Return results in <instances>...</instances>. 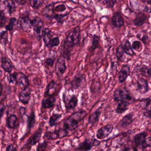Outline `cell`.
Wrapping results in <instances>:
<instances>
[{
	"label": "cell",
	"mask_w": 151,
	"mask_h": 151,
	"mask_svg": "<svg viewBox=\"0 0 151 151\" xmlns=\"http://www.w3.org/2000/svg\"><path fill=\"white\" fill-rule=\"evenodd\" d=\"M7 21V18L5 16L4 10H0V28L5 26Z\"/></svg>",
	"instance_id": "cell-39"
},
{
	"label": "cell",
	"mask_w": 151,
	"mask_h": 151,
	"mask_svg": "<svg viewBox=\"0 0 151 151\" xmlns=\"http://www.w3.org/2000/svg\"><path fill=\"white\" fill-rule=\"evenodd\" d=\"M58 85L57 82L55 80H52L48 83L44 91V98L48 97L55 95L58 88Z\"/></svg>",
	"instance_id": "cell-13"
},
{
	"label": "cell",
	"mask_w": 151,
	"mask_h": 151,
	"mask_svg": "<svg viewBox=\"0 0 151 151\" xmlns=\"http://www.w3.org/2000/svg\"><path fill=\"white\" fill-rule=\"evenodd\" d=\"M19 100L24 105L28 104L31 100V90L29 87L24 88L19 94Z\"/></svg>",
	"instance_id": "cell-12"
},
{
	"label": "cell",
	"mask_w": 151,
	"mask_h": 151,
	"mask_svg": "<svg viewBox=\"0 0 151 151\" xmlns=\"http://www.w3.org/2000/svg\"><path fill=\"white\" fill-rule=\"evenodd\" d=\"M55 61V58H47L46 60V63L48 66L53 67Z\"/></svg>",
	"instance_id": "cell-46"
},
{
	"label": "cell",
	"mask_w": 151,
	"mask_h": 151,
	"mask_svg": "<svg viewBox=\"0 0 151 151\" xmlns=\"http://www.w3.org/2000/svg\"><path fill=\"white\" fill-rule=\"evenodd\" d=\"M15 1L19 4H21V5H24L27 2V0H15Z\"/></svg>",
	"instance_id": "cell-52"
},
{
	"label": "cell",
	"mask_w": 151,
	"mask_h": 151,
	"mask_svg": "<svg viewBox=\"0 0 151 151\" xmlns=\"http://www.w3.org/2000/svg\"><path fill=\"white\" fill-rule=\"evenodd\" d=\"M0 51H1V50H0Z\"/></svg>",
	"instance_id": "cell-56"
},
{
	"label": "cell",
	"mask_w": 151,
	"mask_h": 151,
	"mask_svg": "<svg viewBox=\"0 0 151 151\" xmlns=\"http://www.w3.org/2000/svg\"><path fill=\"white\" fill-rule=\"evenodd\" d=\"M101 114V112L99 111V109H98L93 113L90 114L89 116L88 119V123L89 125H91V126H94L96 124H97L98 122L99 121Z\"/></svg>",
	"instance_id": "cell-23"
},
{
	"label": "cell",
	"mask_w": 151,
	"mask_h": 151,
	"mask_svg": "<svg viewBox=\"0 0 151 151\" xmlns=\"http://www.w3.org/2000/svg\"><path fill=\"white\" fill-rule=\"evenodd\" d=\"M69 131L65 128L60 129L53 131H48L43 136V139L47 140H55L64 138L68 136Z\"/></svg>",
	"instance_id": "cell-6"
},
{
	"label": "cell",
	"mask_w": 151,
	"mask_h": 151,
	"mask_svg": "<svg viewBox=\"0 0 151 151\" xmlns=\"http://www.w3.org/2000/svg\"><path fill=\"white\" fill-rule=\"evenodd\" d=\"M141 74L146 77H151V67H144L140 69Z\"/></svg>",
	"instance_id": "cell-40"
},
{
	"label": "cell",
	"mask_w": 151,
	"mask_h": 151,
	"mask_svg": "<svg viewBox=\"0 0 151 151\" xmlns=\"http://www.w3.org/2000/svg\"><path fill=\"white\" fill-rule=\"evenodd\" d=\"M3 89V87L1 83V81H0V95L2 94Z\"/></svg>",
	"instance_id": "cell-53"
},
{
	"label": "cell",
	"mask_w": 151,
	"mask_h": 151,
	"mask_svg": "<svg viewBox=\"0 0 151 151\" xmlns=\"http://www.w3.org/2000/svg\"><path fill=\"white\" fill-rule=\"evenodd\" d=\"M85 80V77L83 74H76L72 80L69 83L70 90H75L78 89Z\"/></svg>",
	"instance_id": "cell-11"
},
{
	"label": "cell",
	"mask_w": 151,
	"mask_h": 151,
	"mask_svg": "<svg viewBox=\"0 0 151 151\" xmlns=\"http://www.w3.org/2000/svg\"><path fill=\"white\" fill-rule=\"evenodd\" d=\"M99 36L98 35H94L93 37V40L92 42V46L91 49L92 51H94L95 49L100 47L99 45Z\"/></svg>",
	"instance_id": "cell-33"
},
{
	"label": "cell",
	"mask_w": 151,
	"mask_h": 151,
	"mask_svg": "<svg viewBox=\"0 0 151 151\" xmlns=\"http://www.w3.org/2000/svg\"><path fill=\"white\" fill-rule=\"evenodd\" d=\"M3 4L9 15H11L16 10V5L13 0H4Z\"/></svg>",
	"instance_id": "cell-24"
},
{
	"label": "cell",
	"mask_w": 151,
	"mask_h": 151,
	"mask_svg": "<svg viewBox=\"0 0 151 151\" xmlns=\"http://www.w3.org/2000/svg\"><path fill=\"white\" fill-rule=\"evenodd\" d=\"M81 30L78 26L73 29L69 33L65 41V47L69 49L74 47L80 43L81 40Z\"/></svg>",
	"instance_id": "cell-3"
},
{
	"label": "cell",
	"mask_w": 151,
	"mask_h": 151,
	"mask_svg": "<svg viewBox=\"0 0 151 151\" xmlns=\"http://www.w3.org/2000/svg\"><path fill=\"white\" fill-rule=\"evenodd\" d=\"M44 0H30V5L34 9H38L41 7L44 3Z\"/></svg>",
	"instance_id": "cell-34"
},
{
	"label": "cell",
	"mask_w": 151,
	"mask_h": 151,
	"mask_svg": "<svg viewBox=\"0 0 151 151\" xmlns=\"http://www.w3.org/2000/svg\"><path fill=\"white\" fill-rule=\"evenodd\" d=\"M100 142L96 139L86 138L75 149L77 151H90L94 146H98Z\"/></svg>",
	"instance_id": "cell-7"
},
{
	"label": "cell",
	"mask_w": 151,
	"mask_h": 151,
	"mask_svg": "<svg viewBox=\"0 0 151 151\" xmlns=\"http://www.w3.org/2000/svg\"><path fill=\"white\" fill-rule=\"evenodd\" d=\"M88 113L83 109L73 112L63 121V128L68 131L75 130L79 127V124L87 117Z\"/></svg>",
	"instance_id": "cell-1"
},
{
	"label": "cell",
	"mask_w": 151,
	"mask_h": 151,
	"mask_svg": "<svg viewBox=\"0 0 151 151\" xmlns=\"http://www.w3.org/2000/svg\"><path fill=\"white\" fill-rule=\"evenodd\" d=\"M145 2L147 3L151 2V0H143Z\"/></svg>",
	"instance_id": "cell-54"
},
{
	"label": "cell",
	"mask_w": 151,
	"mask_h": 151,
	"mask_svg": "<svg viewBox=\"0 0 151 151\" xmlns=\"http://www.w3.org/2000/svg\"><path fill=\"white\" fill-rule=\"evenodd\" d=\"M147 137V133L145 132H141L135 135L132 142L133 150L134 151L140 150H144L147 148L145 142V139Z\"/></svg>",
	"instance_id": "cell-4"
},
{
	"label": "cell",
	"mask_w": 151,
	"mask_h": 151,
	"mask_svg": "<svg viewBox=\"0 0 151 151\" xmlns=\"http://www.w3.org/2000/svg\"><path fill=\"white\" fill-rule=\"evenodd\" d=\"M27 128L30 130L33 128L36 123V116L35 112L32 111L30 113L29 115L27 116Z\"/></svg>",
	"instance_id": "cell-26"
},
{
	"label": "cell",
	"mask_w": 151,
	"mask_h": 151,
	"mask_svg": "<svg viewBox=\"0 0 151 151\" xmlns=\"http://www.w3.org/2000/svg\"><path fill=\"white\" fill-rule=\"evenodd\" d=\"M143 115L147 118L151 119V110L144 112L143 113Z\"/></svg>",
	"instance_id": "cell-50"
},
{
	"label": "cell",
	"mask_w": 151,
	"mask_h": 151,
	"mask_svg": "<svg viewBox=\"0 0 151 151\" xmlns=\"http://www.w3.org/2000/svg\"><path fill=\"white\" fill-rule=\"evenodd\" d=\"M114 101L119 102H126L129 104L134 103V98L129 91L125 87H119L115 90L113 95Z\"/></svg>",
	"instance_id": "cell-2"
},
{
	"label": "cell",
	"mask_w": 151,
	"mask_h": 151,
	"mask_svg": "<svg viewBox=\"0 0 151 151\" xmlns=\"http://www.w3.org/2000/svg\"><path fill=\"white\" fill-rule=\"evenodd\" d=\"M32 23L34 34L36 38L40 40L43 36L45 31L43 21L40 17H35L32 20Z\"/></svg>",
	"instance_id": "cell-5"
},
{
	"label": "cell",
	"mask_w": 151,
	"mask_h": 151,
	"mask_svg": "<svg viewBox=\"0 0 151 151\" xmlns=\"http://www.w3.org/2000/svg\"><path fill=\"white\" fill-rule=\"evenodd\" d=\"M48 145L47 141L45 140L44 142L39 144L37 146L36 150L38 151H45L47 148Z\"/></svg>",
	"instance_id": "cell-42"
},
{
	"label": "cell",
	"mask_w": 151,
	"mask_h": 151,
	"mask_svg": "<svg viewBox=\"0 0 151 151\" xmlns=\"http://www.w3.org/2000/svg\"><path fill=\"white\" fill-rule=\"evenodd\" d=\"M145 142L147 147H151V136L146 137L145 139Z\"/></svg>",
	"instance_id": "cell-51"
},
{
	"label": "cell",
	"mask_w": 151,
	"mask_h": 151,
	"mask_svg": "<svg viewBox=\"0 0 151 151\" xmlns=\"http://www.w3.org/2000/svg\"><path fill=\"white\" fill-rule=\"evenodd\" d=\"M67 68L65 57L64 56H60L58 58L55 66L56 73L58 78H61L64 75Z\"/></svg>",
	"instance_id": "cell-8"
},
{
	"label": "cell",
	"mask_w": 151,
	"mask_h": 151,
	"mask_svg": "<svg viewBox=\"0 0 151 151\" xmlns=\"http://www.w3.org/2000/svg\"><path fill=\"white\" fill-rule=\"evenodd\" d=\"M18 118L16 115L12 114L6 120V126L9 129L15 128L17 126Z\"/></svg>",
	"instance_id": "cell-28"
},
{
	"label": "cell",
	"mask_w": 151,
	"mask_h": 151,
	"mask_svg": "<svg viewBox=\"0 0 151 151\" xmlns=\"http://www.w3.org/2000/svg\"><path fill=\"white\" fill-rule=\"evenodd\" d=\"M53 39V34L49 28H46L43 35V40L45 45L48 47L50 43Z\"/></svg>",
	"instance_id": "cell-30"
},
{
	"label": "cell",
	"mask_w": 151,
	"mask_h": 151,
	"mask_svg": "<svg viewBox=\"0 0 151 151\" xmlns=\"http://www.w3.org/2000/svg\"><path fill=\"white\" fill-rule=\"evenodd\" d=\"M147 16L142 12H139L136 15L135 19L134 20V24L135 26H142L146 21Z\"/></svg>",
	"instance_id": "cell-27"
},
{
	"label": "cell",
	"mask_w": 151,
	"mask_h": 151,
	"mask_svg": "<svg viewBox=\"0 0 151 151\" xmlns=\"http://www.w3.org/2000/svg\"><path fill=\"white\" fill-rule=\"evenodd\" d=\"M113 129L114 126L112 124H107L98 129L96 137L97 139L100 140L105 139L111 134Z\"/></svg>",
	"instance_id": "cell-9"
},
{
	"label": "cell",
	"mask_w": 151,
	"mask_h": 151,
	"mask_svg": "<svg viewBox=\"0 0 151 151\" xmlns=\"http://www.w3.org/2000/svg\"><path fill=\"white\" fill-rule=\"evenodd\" d=\"M96 1H100L101 0H96Z\"/></svg>",
	"instance_id": "cell-55"
},
{
	"label": "cell",
	"mask_w": 151,
	"mask_h": 151,
	"mask_svg": "<svg viewBox=\"0 0 151 151\" xmlns=\"http://www.w3.org/2000/svg\"><path fill=\"white\" fill-rule=\"evenodd\" d=\"M111 22L114 26L119 28L124 25V20L119 12H114L111 19Z\"/></svg>",
	"instance_id": "cell-18"
},
{
	"label": "cell",
	"mask_w": 151,
	"mask_h": 151,
	"mask_svg": "<svg viewBox=\"0 0 151 151\" xmlns=\"http://www.w3.org/2000/svg\"><path fill=\"white\" fill-rule=\"evenodd\" d=\"M148 81L143 78H139L137 81V91L142 94H146L149 91Z\"/></svg>",
	"instance_id": "cell-16"
},
{
	"label": "cell",
	"mask_w": 151,
	"mask_h": 151,
	"mask_svg": "<svg viewBox=\"0 0 151 151\" xmlns=\"http://www.w3.org/2000/svg\"><path fill=\"white\" fill-rule=\"evenodd\" d=\"M1 64L2 68L6 72L10 73L12 71L13 67V63L9 58L7 57L2 58Z\"/></svg>",
	"instance_id": "cell-21"
},
{
	"label": "cell",
	"mask_w": 151,
	"mask_h": 151,
	"mask_svg": "<svg viewBox=\"0 0 151 151\" xmlns=\"http://www.w3.org/2000/svg\"><path fill=\"white\" fill-rule=\"evenodd\" d=\"M132 47L133 49L138 52H141L143 49V46L142 43L141 42L138 40H135L133 42Z\"/></svg>",
	"instance_id": "cell-35"
},
{
	"label": "cell",
	"mask_w": 151,
	"mask_h": 151,
	"mask_svg": "<svg viewBox=\"0 0 151 151\" xmlns=\"http://www.w3.org/2000/svg\"><path fill=\"white\" fill-rule=\"evenodd\" d=\"M147 4L145 5L144 9V11L147 13H151V2L147 3Z\"/></svg>",
	"instance_id": "cell-48"
},
{
	"label": "cell",
	"mask_w": 151,
	"mask_h": 151,
	"mask_svg": "<svg viewBox=\"0 0 151 151\" xmlns=\"http://www.w3.org/2000/svg\"><path fill=\"white\" fill-rule=\"evenodd\" d=\"M16 72H14L13 73L10 74L8 76V80L9 83H13L15 82V80H16Z\"/></svg>",
	"instance_id": "cell-45"
},
{
	"label": "cell",
	"mask_w": 151,
	"mask_h": 151,
	"mask_svg": "<svg viewBox=\"0 0 151 151\" xmlns=\"http://www.w3.org/2000/svg\"><path fill=\"white\" fill-rule=\"evenodd\" d=\"M130 66L128 65H124L122 66L118 74V80L120 84L123 83L126 81L128 77L130 74Z\"/></svg>",
	"instance_id": "cell-14"
},
{
	"label": "cell",
	"mask_w": 151,
	"mask_h": 151,
	"mask_svg": "<svg viewBox=\"0 0 151 151\" xmlns=\"http://www.w3.org/2000/svg\"><path fill=\"white\" fill-rule=\"evenodd\" d=\"M18 24L24 31L27 32L32 27V20L27 16L20 17L18 20Z\"/></svg>",
	"instance_id": "cell-17"
},
{
	"label": "cell",
	"mask_w": 151,
	"mask_h": 151,
	"mask_svg": "<svg viewBox=\"0 0 151 151\" xmlns=\"http://www.w3.org/2000/svg\"><path fill=\"white\" fill-rule=\"evenodd\" d=\"M63 116V114H59V113H54L52 116H50V118L49 124L50 127H53L55 126H57L59 124L58 123L57 121L60 120Z\"/></svg>",
	"instance_id": "cell-31"
},
{
	"label": "cell",
	"mask_w": 151,
	"mask_h": 151,
	"mask_svg": "<svg viewBox=\"0 0 151 151\" xmlns=\"http://www.w3.org/2000/svg\"><path fill=\"white\" fill-rule=\"evenodd\" d=\"M68 13L65 14H55L54 18L57 20V22L60 23H63L65 20V19L67 17Z\"/></svg>",
	"instance_id": "cell-38"
},
{
	"label": "cell",
	"mask_w": 151,
	"mask_h": 151,
	"mask_svg": "<svg viewBox=\"0 0 151 151\" xmlns=\"http://www.w3.org/2000/svg\"><path fill=\"white\" fill-rule=\"evenodd\" d=\"M5 106L3 103H0V119L3 117L4 111H5Z\"/></svg>",
	"instance_id": "cell-47"
},
{
	"label": "cell",
	"mask_w": 151,
	"mask_h": 151,
	"mask_svg": "<svg viewBox=\"0 0 151 151\" xmlns=\"http://www.w3.org/2000/svg\"><path fill=\"white\" fill-rule=\"evenodd\" d=\"M56 98L54 96L44 98L41 103V109H49L53 108L55 104Z\"/></svg>",
	"instance_id": "cell-19"
},
{
	"label": "cell",
	"mask_w": 151,
	"mask_h": 151,
	"mask_svg": "<svg viewBox=\"0 0 151 151\" xmlns=\"http://www.w3.org/2000/svg\"><path fill=\"white\" fill-rule=\"evenodd\" d=\"M123 48H124V52L127 55L129 56H133L134 55V52L133 51V48H132V46H131L129 41H126V43L123 46Z\"/></svg>",
	"instance_id": "cell-32"
},
{
	"label": "cell",
	"mask_w": 151,
	"mask_h": 151,
	"mask_svg": "<svg viewBox=\"0 0 151 151\" xmlns=\"http://www.w3.org/2000/svg\"><path fill=\"white\" fill-rule=\"evenodd\" d=\"M17 21V19L15 17L11 18L9 20V23L7 25L5 26V28L7 31H11L13 29L15 23Z\"/></svg>",
	"instance_id": "cell-37"
},
{
	"label": "cell",
	"mask_w": 151,
	"mask_h": 151,
	"mask_svg": "<svg viewBox=\"0 0 151 151\" xmlns=\"http://www.w3.org/2000/svg\"><path fill=\"white\" fill-rule=\"evenodd\" d=\"M43 15L47 18L54 17L55 15L54 4H50L47 5L43 9Z\"/></svg>",
	"instance_id": "cell-25"
},
{
	"label": "cell",
	"mask_w": 151,
	"mask_h": 151,
	"mask_svg": "<svg viewBox=\"0 0 151 151\" xmlns=\"http://www.w3.org/2000/svg\"><path fill=\"white\" fill-rule=\"evenodd\" d=\"M16 84L18 86H22L24 88L29 87L28 77L22 72L16 73Z\"/></svg>",
	"instance_id": "cell-15"
},
{
	"label": "cell",
	"mask_w": 151,
	"mask_h": 151,
	"mask_svg": "<svg viewBox=\"0 0 151 151\" xmlns=\"http://www.w3.org/2000/svg\"><path fill=\"white\" fill-rule=\"evenodd\" d=\"M42 133V129L40 127L35 131V133L31 137H29L25 146H29L31 149V147L35 145L37 143L40 142L41 138Z\"/></svg>",
	"instance_id": "cell-10"
},
{
	"label": "cell",
	"mask_w": 151,
	"mask_h": 151,
	"mask_svg": "<svg viewBox=\"0 0 151 151\" xmlns=\"http://www.w3.org/2000/svg\"><path fill=\"white\" fill-rule=\"evenodd\" d=\"M5 150L6 151H15L17 150V149L14 147V145H13V144H9V145H8V146H7Z\"/></svg>",
	"instance_id": "cell-49"
},
{
	"label": "cell",
	"mask_w": 151,
	"mask_h": 151,
	"mask_svg": "<svg viewBox=\"0 0 151 151\" xmlns=\"http://www.w3.org/2000/svg\"><path fill=\"white\" fill-rule=\"evenodd\" d=\"M66 9V7L64 4L57 5L55 8V11L57 12H63Z\"/></svg>",
	"instance_id": "cell-44"
},
{
	"label": "cell",
	"mask_w": 151,
	"mask_h": 151,
	"mask_svg": "<svg viewBox=\"0 0 151 151\" xmlns=\"http://www.w3.org/2000/svg\"><path fill=\"white\" fill-rule=\"evenodd\" d=\"M59 44H60V40H59V37H56L52 39L50 43L48 46H50L51 48H53L54 47H57L59 45Z\"/></svg>",
	"instance_id": "cell-43"
},
{
	"label": "cell",
	"mask_w": 151,
	"mask_h": 151,
	"mask_svg": "<svg viewBox=\"0 0 151 151\" xmlns=\"http://www.w3.org/2000/svg\"><path fill=\"white\" fill-rule=\"evenodd\" d=\"M133 118V114L132 113H129L125 115L120 121L118 126L121 128H126L133 123L134 121Z\"/></svg>",
	"instance_id": "cell-22"
},
{
	"label": "cell",
	"mask_w": 151,
	"mask_h": 151,
	"mask_svg": "<svg viewBox=\"0 0 151 151\" xmlns=\"http://www.w3.org/2000/svg\"><path fill=\"white\" fill-rule=\"evenodd\" d=\"M129 104H130L126 102H119L115 109V112L118 114H122L128 110Z\"/></svg>",
	"instance_id": "cell-29"
},
{
	"label": "cell",
	"mask_w": 151,
	"mask_h": 151,
	"mask_svg": "<svg viewBox=\"0 0 151 151\" xmlns=\"http://www.w3.org/2000/svg\"><path fill=\"white\" fill-rule=\"evenodd\" d=\"M117 0H103V4L106 8H111L114 6Z\"/></svg>",
	"instance_id": "cell-41"
},
{
	"label": "cell",
	"mask_w": 151,
	"mask_h": 151,
	"mask_svg": "<svg viewBox=\"0 0 151 151\" xmlns=\"http://www.w3.org/2000/svg\"><path fill=\"white\" fill-rule=\"evenodd\" d=\"M124 48L122 45H120L117 48L116 51V56L119 60H122V58L124 56Z\"/></svg>",
	"instance_id": "cell-36"
},
{
	"label": "cell",
	"mask_w": 151,
	"mask_h": 151,
	"mask_svg": "<svg viewBox=\"0 0 151 151\" xmlns=\"http://www.w3.org/2000/svg\"><path fill=\"white\" fill-rule=\"evenodd\" d=\"M78 99L75 95H72L67 102H64L65 109L67 111L74 110L78 105Z\"/></svg>",
	"instance_id": "cell-20"
}]
</instances>
